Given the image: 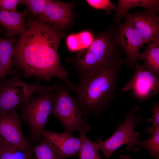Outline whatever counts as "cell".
I'll use <instances>...</instances> for the list:
<instances>
[{
    "label": "cell",
    "mask_w": 159,
    "mask_h": 159,
    "mask_svg": "<svg viewBox=\"0 0 159 159\" xmlns=\"http://www.w3.org/2000/svg\"><path fill=\"white\" fill-rule=\"evenodd\" d=\"M63 32L37 17L29 19L25 33L14 46L13 64L24 77L34 76L49 81L52 77L63 81L71 90L74 84L62 66L58 53Z\"/></svg>",
    "instance_id": "cell-1"
},
{
    "label": "cell",
    "mask_w": 159,
    "mask_h": 159,
    "mask_svg": "<svg viewBox=\"0 0 159 159\" xmlns=\"http://www.w3.org/2000/svg\"><path fill=\"white\" fill-rule=\"evenodd\" d=\"M116 27L94 36L91 44L68 60L73 63L79 78L92 75L103 69L125 63Z\"/></svg>",
    "instance_id": "cell-2"
},
{
    "label": "cell",
    "mask_w": 159,
    "mask_h": 159,
    "mask_svg": "<svg viewBox=\"0 0 159 159\" xmlns=\"http://www.w3.org/2000/svg\"><path fill=\"white\" fill-rule=\"evenodd\" d=\"M123 64L105 68L93 75L79 79L75 85L77 95L74 99L85 116L99 114L113 100Z\"/></svg>",
    "instance_id": "cell-3"
},
{
    "label": "cell",
    "mask_w": 159,
    "mask_h": 159,
    "mask_svg": "<svg viewBox=\"0 0 159 159\" xmlns=\"http://www.w3.org/2000/svg\"><path fill=\"white\" fill-rule=\"evenodd\" d=\"M53 89V86L47 87L37 96L31 95L19 105L20 116L30 129L31 142L36 145L43 140L42 133L52 113Z\"/></svg>",
    "instance_id": "cell-4"
},
{
    "label": "cell",
    "mask_w": 159,
    "mask_h": 159,
    "mask_svg": "<svg viewBox=\"0 0 159 159\" xmlns=\"http://www.w3.org/2000/svg\"><path fill=\"white\" fill-rule=\"evenodd\" d=\"M140 108L139 106L134 107L129 112L126 117L120 124H117L114 133L106 140L96 141V146L98 151H101L106 158L110 157L114 152L124 145L127 146L128 150H138L140 145V134L135 131L136 125L141 122L142 117L134 114Z\"/></svg>",
    "instance_id": "cell-5"
},
{
    "label": "cell",
    "mask_w": 159,
    "mask_h": 159,
    "mask_svg": "<svg viewBox=\"0 0 159 159\" xmlns=\"http://www.w3.org/2000/svg\"><path fill=\"white\" fill-rule=\"evenodd\" d=\"M52 113L63 125L65 132L72 135L78 131L83 121V113L74 98L70 95L66 85H53Z\"/></svg>",
    "instance_id": "cell-6"
},
{
    "label": "cell",
    "mask_w": 159,
    "mask_h": 159,
    "mask_svg": "<svg viewBox=\"0 0 159 159\" xmlns=\"http://www.w3.org/2000/svg\"><path fill=\"white\" fill-rule=\"evenodd\" d=\"M47 87L37 82L33 84L24 82L17 72L11 77L0 80V116L6 115L29 96Z\"/></svg>",
    "instance_id": "cell-7"
},
{
    "label": "cell",
    "mask_w": 159,
    "mask_h": 159,
    "mask_svg": "<svg viewBox=\"0 0 159 159\" xmlns=\"http://www.w3.org/2000/svg\"><path fill=\"white\" fill-rule=\"evenodd\" d=\"M135 73L130 80L121 89L122 92L130 91L140 100L155 96L159 92V76L145 69L137 62Z\"/></svg>",
    "instance_id": "cell-8"
},
{
    "label": "cell",
    "mask_w": 159,
    "mask_h": 159,
    "mask_svg": "<svg viewBox=\"0 0 159 159\" xmlns=\"http://www.w3.org/2000/svg\"><path fill=\"white\" fill-rule=\"evenodd\" d=\"M0 136L5 140L25 153L29 159H35L32 146L24 135L19 116L16 110L0 116Z\"/></svg>",
    "instance_id": "cell-9"
},
{
    "label": "cell",
    "mask_w": 159,
    "mask_h": 159,
    "mask_svg": "<svg viewBox=\"0 0 159 159\" xmlns=\"http://www.w3.org/2000/svg\"><path fill=\"white\" fill-rule=\"evenodd\" d=\"M116 29L119 43L126 56L125 60L127 67L133 69L139 60L140 49L143 46L144 42L139 33L127 20L121 22Z\"/></svg>",
    "instance_id": "cell-10"
},
{
    "label": "cell",
    "mask_w": 159,
    "mask_h": 159,
    "mask_svg": "<svg viewBox=\"0 0 159 159\" xmlns=\"http://www.w3.org/2000/svg\"><path fill=\"white\" fill-rule=\"evenodd\" d=\"M150 10L127 12L125 20L130 22L138 32L145 43L148 44L159 38V16Z\"/></svg>",
    "instance_id": "cell-11"
},
{
    "label": "cell",
    "mask_w": 159,
    "mask_h": 159,
    "mask_svg": "<svg viewBox=\"0 0 159 159\" xmlns=\"http://www.w3.org/2000/svg\"><path fill=\"white\" fill-rule=\"evenodd\" d=\"M42 135L61 158L65 159L79 154L82 143L80 136L75 138L66 132L59 133L45 130Z\"/></svg>",
    "instance_id": "cell-12"
},
{
    "label": "cell",
    "mask_w": 159,
    "mask_h": 159,
    "mask_svg": "<svg viewBox=\"0 0 159 159\" xmlns=\"http://www.w3.org/2000/svg\"><path fill=\"white\" fill-rule=\"evenodd\" d=\"M73 9L70 3L47 0L42 21L64 32L72 23Z\"/></svg>",
    "instance_id": "cell-13"
},
{
    "label": "cell",
    "mask_w": 159,
    "mask_h": 159,
    "mask_svg": "<svg viewBox=\"0 0 159 159\" xmlns=\"http://www.w3.org/2000/svg\"><path fill=\"white\" fill-rule=\"evenodd\" d=\"M30 11L28 8L22 12L0 10V25L6 31L9 38L22 36L26 30L25 19Z\"/></svg>",
    "instance_id": "cell-14"
},
{
    "label": "cell",
    "mask_w": 159,
    "mask_h": 159,
    "mask_svg": "<svg viewBox=\"0 0 159 159\" xmlns=\"http://www.w3.org/2000/svg\"><path fill=\"white\" fill-rule=\"evenodd\" d=\"M136 7H141L146 10L158 12L159 9V1L158 0H118L115 9L113 20L115 23H121L127 11Z\"/></svg>",
    "instance_id": "cell-15"
},
{
    "label": "cell",
    "mask_w": 159,
    "mask_h": 159,
    "mask_svg": "<svg viewBox=\"0 0 159 159\" xmlns=\"http://www.w3.org/2000/svg\"><path fill=\"white\" fill-rule=\"evenodd\" d=\"M90 129L86 117L78 131L82 139V143L79 153V159H102L96 146V141L90 140L86 135Z\"/></svg>",
    "instance_id": "cell-16"
},
{
    "label": "cell",
    "mask_w": 159,
    "mask_h": 159,
    "mask_svg": "<svg viewBox=\"0 0 159 159\" xmlns=\"http://www.w3.org/2000/svg\"><path fill=\"white\" fill-rule=\"evenodd\" d=\"M139 60L145 69L159 76V38L152 41L142 53Z\"/></svg>",
    "instance_id": "cell-17"
},
{
    "label": "cell",
    "mask_w": 159,
    "mask_h": 159,
    "mask_svg": "<svg viewBox=\"0 0 159 159\" xmlns=\"http://www.w3.org/2000/svg\"><path fill=\"white\" fill-rule=\"evenodd\" d=\"M15 38L4 39L0 37V63L6 75L14 74L16 72L12 67L13 58Z\"/></svg>",
    "instance_id": "cell-18"
},
{
    "label": "cell",
    "mask_w": 159,
    "mask_h": 159,
    "mask_svg": "<svg viewBox=\"0 0 159 159\" xmlns=\"http://www.w3.org/2000/svg\"><path fill=\"white\" fill-rule=\"evenodd\" d=\"M148 127L147 131L151 134L150 137L140 142V145L145 148L149 153L155 159H159V127Z\"/></svg>",
    "instance_id": "cell-19"
},
{
    "label": "cell",
    "mask_w": 159,
    "mask_h": 159,
    "mask_svg": "<svg viewBox=\"0 0 159 159\" xmlns=\"http://www.w3.org/2000/svg\"><path fill=\"white\" fill-rule=\"evenodd\" d=\"M1 159H29L22 151L7 142L0 136Z\"/></svg>",
    "instance_id": "cell-20"
},
{
    "label": "cell",
    "mask_w": 159,
    "mask_h": 159,
    "mask_svg": "<svg viewBox=\"0 0 159 159\" xmlns=\"http://www.w3.org/2000/svg\"><path fill=\"white\" fill-rule=\"evenodd\" d=\"M32 150L35 159H62L52 149L44 138L40 143L32 146Z\"/></svg>",
    "instance_id": "cell-21"
},
{
    "label": "cell",
    "mask_w": 159,
    "mask_h": 159,
    "mask_svg": "<svg viewBox=\"0 0 159 159\" xmlns=\"http://www.w3.org/2000/svg\"><path fill=\"white\" fill-rule=\"evenodd\" d=\"M47 0H21V4L29 10L41 21L42 19Z\"/></svg>",
    "instance_id": "cell-22"
},
{
    "label": "cell",
    "mask_w": 159,
    "mask_h": 159,
    "mask_svg": "<svg viewBox=\"0 0 159 159\" xmlns=\"http://www.w3.org/2000/svg\"><path fill=\"white\" fill-rule=\"evenodd\" d=\"M86 1L94 9L104 10L108 14L110 13L111 10H115L117 6L109 0H87Z\"/></svg>",
    "instance_id": "cell-23"
},
{
    "label": "cell",
    "mask_w": 159,
    "mask_h": 159,
    "mask_svg": "<svg viewBox=\"0 0 159 159\" xmlns=\"http://www.w3.org/2000/svg\"><path fill=\"white\" fill-rule=\"evenodd\" d=\"M66 44L71 51L76 52L82 50L77 34H72L66 38Z\"/></svg>",
    "instance_id": "cell-24"
},
{
    "label": "cell",
    "mask_w": 159,
    "mask_h": 159,
    "mask_svg": "<svg viewBox=\"0 0 159 159\" xmlns=\"http://www.w3.org/2000/svg\"><path fill=\"white\" fill-rule=\"evenodd\" d=\"M77 34L82 50L89 47L92 42L94 36L90 32L84 31Z\"/></svg>",
    "instance_id": "cell-25"
},
{
    "label": "cell",
    "mask_w": 159,
    "mask_h": 159,
    "mask_svg": "<svg viewBox=\"0 0 159 159\" xmlns=\"http://www.w3.org/2000/svg\"><path fill=\"white\" fill-rule=\"evenodd\" d=\"M21 1V0H0V10L16 11L17 5Z\"/></svg>",
    "instance_id": "cell-26"
},
{
    "label": "cell",
    "mask_w": 159,
    "mask_h": 159,
    "mask_svg": "<svg viewBox=\"0 0 159 159\" xmlns=\"http://www.w3.org/2000/svg\"><path fill=\"white\" fill-rule=\"evenodd\" d=\"M153 115L151 120L152 122V126L159 127V104L155 102L151 108Z\"/></svg>",
    "instance_id": "cell-27"
},
{
    "label": "cell",
    "mask_w": 159,
    "mask_h": 159,
    "mask_svg": "<svg viewBox=\"0 0 159 159\" xmlns=\"http://www.w3.org/2000/svg\"><path fill=\"white\" fill-rule=\"evenodd\" d=\"M6 75L4 69L0 63V79H5Z\"/></svg>",
    "instance_id": "cell-28"
},
{
    "label": "cell",
    "mask_w": 159,
    "mask_h": 159,
    "mask_svg": "<svg viewBox=\"0 0 159 159\" xmlns=\"http://www.w3.org/2000/svg\"><path fill=\"white\" fill-rule=\"evenodd\" d=\"M120 159H131L127 155H122L120 156Z\"/></svg>",
    "instance_id": "cell-29"
},
{
    "label": "cell",
    "mask_w": 159,
    "mask_h": 159,
    "mask_svg": "<svg viewBox=\"0 0 159 159\" xmlns=\"http://www.w3.org/2000/svg\"><path fill=\"white\" fill-rule=\"evenodd\" d=\"M3 31V30L2 29L0 28V34H1Z\"/></svg>",
    "instance_id": "cell-30"
},
{
    "label": "cell",
    "mask_w": 159,
    "mask_h": 159,
    "mask_svg": "<svg viewBox=\"0 0 159 159\" xmlns=\"http://www.w3.org/2000/svg\"><path fill=\"white\" fill-rule=\"evenodd\" d=\"M0 159H1L0 154Z\"/></svg>",
    "instance_id": "cell-31"
}]
</instances>
